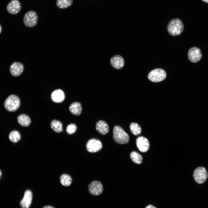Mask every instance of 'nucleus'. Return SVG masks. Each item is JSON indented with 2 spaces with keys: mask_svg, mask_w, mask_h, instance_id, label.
<instances>
[{
  "mask_svg": "<svg viewBox=\"0 0 208 208\" xmlns=\"http://www.w3.org/2000/svg\"><path fill=\"white\" fill-rule=\"evenodd\" d=\"M184 28L182 21L178 18L171 20L168 23L167 29L168 33L171 35L176 36L180 34Z\"/></svg>",
  "mask_w": 208,
  "mask_h": 208,
  "instance_id": "f257e3e1",
  "label": "nucleus"
},
{
  "mask_svg": "<svg viewBox=\"0 0 208 208\" xmlns=\"http://www.w3.org/2000/svg\"><path fill=\"white\" fill-rule=\"evenodd\" d=\"M113 138L116 142L120 144L127 143L129 141L128 135L118 126H116L114 128Z\"/></svg>",
  "mask_w": 208,
  "mask_h": 208,
  "instance_id": "f03ea898",
  "label": "nucleus"
},
{
  "mask_svg": "<svg viewBox=\"0 0 208 208\" xmlns=\"http://www.w3.org/2000/svg\"><path fill=\"white\" fill-rule=\"evenodd\" d=\"M20 105V101L18 96L14 94L10 95L4 103V107L8 111L13 112L18 109Z\"/></svg>",
  "mask_w": 208,
  "mask_h": 208,
  "instance_id": "7ed1b4c3",
  "label": "nucleus"
},
{
  "mask_svg": "<svg viewBox=\"0 0 208 208\" xmlns=\"http://www.w3.org/2000/svg\"><path fill=\"white\" fill-rule=\"evenodd\" d=\"M208 173L206 168L203 167H199L194 171L193 177L195 182L199 184H202L206 180Z\"/></svg>",
  "mask_w": 208,
  "mask_h": 208,
  "instance_id": "20e7f679",
  "label": "nucleus"
},
{
  "mask_svg": "<svg viewBox=\"0 0 208 208\" xmlns=\"http://www.w3.org/2000/svg\"><path fill=\"white\" fill-rule=\"evenodd\" d=\"M166 76L165 71L161 68H157L151 70L149 73V79L153 82H157L164 80Z\"/></svg>",
  "mask_w": 208,
  "mask_h": 208,
  "instance_id": "39448f33",
  "label": "nucleus"
},
{
  "mask_svg": "<svg viewBox=\"0 0 208 208\" xmlns=\"http://www.w3.org/2000/svg\"><path fill=\"white\" fill-rule=\"evenodd\" d=\"M38 18L36 12L31 10L25 13L23 17V21L25 26L32 27L37 24Z\"/></svg>",
  "mask_w": 208,
  "mask_h": 208,
  "instance_id": "423d86ee",
  "label": "nucleus"
},
{
  "mask_svg": "<svg viewBox=\"0 0 208 208\" xmlns=\"http://www.w3.org/2000/svg\"><path fill=\"white\" fill-rule=\"evenodd\" d=\"M103 190L102 184L98 181H95L92 182L88 186L89 192L93 196L99 195L102 193Z\"/></svg>",
  "mask_w": 208,
  "mask_h": 208,
  "instance_id": "0eeeda50",
  "label": "nucleus"
},
{
  "mask_svg": "<svg viewBox=\"0 0 208 208\" xmlns=\"http://www.w3.org/2000/svg\"><path fill=\"white\" fill-rule=\"evenodd\" d=\"M102 147V144L99 140L92 138L89 140L86 144L88 151L90 153H96L100 151Z\"/></svg>",
  "mask_w": 208,
  "mask_h": 208,
  "instance_id": "6e6552de",
  "label": "nucleus"
},
{
  "mask_svg": "<svg viewBox=\"0 0 208 208\" xmlns=\"http://www.w3.org/2000/svg\"><path fill=\"white\" fill-rule=\"evenodd\" d=\"M188 57L189 60L193 63L199 62L202 57V54L199 48L196 47L190 48L188 52Z\"/></svg>",
  "mask_w": 208,
  "mask_h": 208,
  "instance_id": "1a4fd4ad",
  "label": "nucleus"
},
{
  "mask_svg": "<svg viewBox=\"0 0 208 208\" xmlns=\"http://www.w3.org/2000/svg\"><path fill=\"white\" fill-rule=\"evenodd\" d=\"M21 9V3L18 0H12L9 3L6 7L8 12L13 15L18 14Z\"/></svg>",
  "mask_w": 208,
  "mask_h": 208,
  "instance_id": "9d476101",
  "label": "nucleus"
},
{
  "mask_svg": "<svg viewBox=\"0 0 208 208\" xmlns=\"http://www.w3.org/2000/svg\"><path fill=\"white\" fill-rule=\"evenodd\" d=\"M136 144L138 149L142 152L147 151L149 148V143L148 140L142 137H138L136 140Z\"/></svg>",
  "mask_w": 208,
  "mask_h": 208,
  "instance_id": "9b49d317",
  "label": "nucleus"
},
{
  "mask_svg": "<svg viewBox=\"0 0 208 208\" xmlns=\"http://www.w3.org/2000/svg\"><path fill=\"white\" fill-rule=\"evenodd\" d=\"M32 200V193L30 190H27L25 192L24 197L20 203L22 208H29Z\"/></svg>",
  "mask_w": 208,
  "mask_h": 208,
  "instance_id": "f8f14e48",
  "label": "nucleus"
},
{
  "mask_svg": "<svg viewBox=\"0 0 208 208\" xmlns=\"http://www.w3.org/2000/svg\"><path fill=\"white\" fill-rule=\"evenodd\" d=\"M24 67L23 64L18 62H15L12 64L10 68V73L13 76L17 77L22 73Z\"/></svg>",
  "mask_w": 208,
  "mask_h": 208,
  "instance_id": "ddd939ff",
  "label": "nucleus"
},
{
  "mask_svg": "<svg viewBox=\"0 0 208 208\" xmlns=\"http://www.w3.org/2000/svg\"><path fill=\"white\" fill-rule=\"evenodd\" d=\"M110 63L112 66L116 69L122 68L124 66L125 61L123 58L120 55H116L111 59Z\"/></svg>",
  "mask_w": 208,
  "mask_h": 208,
  "instance_id": "4468645a",
  "label": "nucleus"
},
{
  "mask_svg": "<svg viewBox=\"0 0 208 208\" xmlns=\"http://www.w3.org/2000/svg\"><path fill=\"white\" fill-rule=\"evenodd\" d=\"M51 98L52 100L54 102L60 103L63 102L65 99V94L62 90H56L51 93Z\"/></svg>",
  "mask_w": 208,
  "mask_h": 208,
  "instance_id": "2eb2a0df",
  "label": "nucleus"
},
{
  "mask_svg": "<svg viewBox=\"0 0 208 208\" xmlns=\"http://www.w3.org/2000/svg\"><path fill=\"white\" fill-rule=\"evenodd\" d=\"M96 128L98 132L102 135L107 133L109 131V127L108 124L105 121L99 120L96 124Z\"/></svg>",
  "mask_w": 208,
  "mask_h": 208,
  "instance_id": "dca6fc26",
  "label": "nucleus"
},
{
  "mask_svg": "<svg viewBox=\"0 0 208 208\" xmlns=\"http://www.w3.org/2000/svg\"><path fill=\"white\" fill-rule=\"evenodd\" d=\"M70 112L73 114L79 116L81 113L82 109L81 103L77 102H74L71 104L69 107Z\"/></svg>",
  "mask_w": 208,
  "mask_h": 208,
  "instance_id": "f3484780",
  "label": "nucleus"
},
{
  "mask_svg": "<svg viewBox=\"0 0 208 208\" xmlns=\"http://www.w3.org/2000/svg\"><path fill=\"white\" fill-rule=\"evenodd\" d=\"M17 120L19 124L24 127H27L30 125L31 120L30 118L24 114L19 115L17 118Z\"/></svg>",
  "mask_w": 208,
  "mask_h": 208,
  "instance_id": "a211bd4d",
  "label": "nucleus"
},
{
  "mask_svg": "<svg viewBox=\"0 0 208 208\" xmlns=\"http://www.w3.org/2000/svg\"><path fill=\"white\" fill-rule=\"evenodd\" d=\"M51 128L57 133H60L63 131L62 124L60 121L56 120H52L50 123Z\"/></svg>",
  "mask_w": 208,
  "mask_h": 208,
  "instance_id": "6ab92c4d",
  "label": "nucleus"
},
{
  "mask_svg": "<svg viewBox=\"0 0 208 208\" xmlns=\"http://www.w3.org/2000/svg\"><path fill=\"white\" fill-rule=\"evenodd\" d=\"M73 2V0H57L56 5L59 8L65 9L71 5Z\"/></svg>",
  "mask_w": 208,
  "mask_h": 208,
  "instance_id": "aec40b11",
  "label": "nucleus"
},
{
  "mask_svg": "<svg viewBox=\"0 0 208 208\" xmlns=\"http://www.w3.org/2000/svg\"><path fill=\"white\" fill-rule=\"evenodd\" d=\"M130 156L132 161L135 164H140L142 163L143 158L141 155L136 151L132 152Z\"/></svg>",
  "mask_w": 208,
  "mask_h": 208,
  "instance_id": "412c9836",
  "label": "nucleus"
},
{
  "mask_svg": "<svg viewBox=\"0 0 208 208\" xmlns=\"http://www.w3.org/2000/svg\"><path fill=\"white\" fill-rule=\"evenodd\" d=\"M61 184L63 186H68L71 184L72 179L71 177L67 174H63L60 177Z\"/></svg>",
  "mask_w": 208,
  "mask_h": 208,
  "instance_id": "4be33fe9",
  "label": "nucleus"
},
{
  "mask_svg": "<svg viewBox=\"0 0 208 208\" xmlns=\"http://www.w3.org/2000/svg\"><path fill=\"white\" fill-rule=\"evenodd\" d=\"M9 138L11 142L13 143H16L20 140L21 136L19 132L14 130L11 131L10 133Z\"/></svg>",
  "mask_w": 208,
  "mask_h": 208,
  "instance_id": "5701e85b",
  "label": "nucleus"
},
{
  "mask_svg": "<svg viewBox=\"0 0 208 208\" xmlns=\"http://www.w3.org/2000/svg\"><path fill=\"white\" fill-rule=\"evenodd\" d=\"M129 128L131 133L135 135H138L141 133V128L140 126L136 123H131L130 125Z\"/></svg>",
  "mask_w": 208,
  "mask_h": 208,
  "instance_id": "b1692460",
  "label": "nucleus"
},
{
  "mask_svg": "<svg viewBox=\"0 0 208 208\" xmlns=\"http://www.w3.org/2000/svg\"><path fill=\"white\" fill-rule=\"evenodd\" d=\"M76 125L74 124H70L66 127V131L69 134H72L75 133L77 130Z\"/></svg>",
  "mask_w": 208,
  "mask_h": 208,
  "instance_id": "393cba45",
  "label": "nucleus"
},
{
  "mask_svg": "<svg viewBox=\"0 0 208 208\" xmlns=\"http://www.w3.org/2000/svg\"><path fill=\"white\" fill-rule=\"evenodd\" d=\"M145 208H157L155 206L150 204L148 205Z\"/></svg>",
  "mask_w": 208,
  "mask_h": 208,
  "instance_id": "a878e982",
  "label": "nucleus"
},
{
  "mask_svg": "<svg viewBox=\"0 0 208 208\" xmlns=\"http://www.w3.org/2000/svg\"><path fill=\"white\" fill-rule=\"evenodd\" d=\"M42 208H54L51 206L47 205V206H45L44 207Z\"/></svg>",
  "mask_w": 208,
  "mask_h": 208,
  "instance_id": "bb28decb",
  "label": "nucleus"
},
{
  "mask_svg": "<svg viewBox=\"0 0 208 208\" xmlns=\"http://www.w3.org/2000/svg\"><path fill=\"white\" fill-rule=\"evenodd\" d=\"M203 1L206 3H208V0H202Z\"/></svg>",
  "mask_w": 208,
  "mask_h": 208,
  "instance_id": "cd10ccee",
  "label": "nucleus"
},
{
  "mask_svg": "<svg viewBox=\"0 0 208 208\" xmlns=\"http://www.w3.org/2000/svg\"><path fill=\"white\" fill-rule=\"evenodd\" d=\"M1 30H2L1 27V25H0V33H1Z\"/></svg>",
  "mask_w": 208,
  "mask_h": 208,
  "instance_id": "c85d7f7f",
  "label": "nucleus"
},
{
  "mask_svg": "<svg viewBox=\"0 0 208 208\" xmlns=\"http://www.w3.org/2000/svg\"><path fill=\"white\" fill-rule=\"evenodd\" d=\"M1 174H2V173H1V170H0V177H1Z\"/></svg>",
  "mask_w": 208,
  "mask_h": 208,
  "instance_id": "c756f323",
  "label": "nucleus"
}]
</instances>
